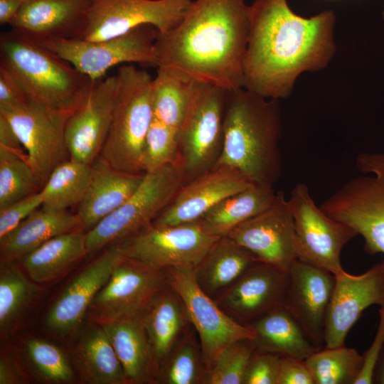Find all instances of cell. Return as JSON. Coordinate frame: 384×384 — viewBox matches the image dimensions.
<instances>
[{"label": "cell", "instance_id": "6da1fadb", "mask_svg": "<svg viewBox=\"0 0 384 384\" xmlns=\"http://www.w3.org/2000/svg\"><path fill=\"white\" fill-rule=\"evenodd\" d=\"M335 23L331 10L304 18L287 0H255L249 6L242 87L268 99L289 97L302 73L325 68L334 57Z\"/></svg>", "mask_w": 384, "mask_h": 384}, {"label": "cell", "instance_id": "7a4b0ae2", "mask_svg": "<svg viewBox=\"0 0 384 384\" xmlns=\"http://www.w3.org/2000/svg\"><path fill=\"white\" fill-rule=\"evenodd\" d=\"M249 33L245 0H193L179 23L158 33V67L231 91L242 87Z\"/></svg>", "mask_w": 384, "mask_h": 384}, {"label": "cell", "instance_id": "3957f363", "mask_svg": "<svg viewBox=\"0 0 384 384\" xmlns=\"http://www.w3.org/2000/svg\"><path fill=\"white\" fill-rule=\"evenodd\" d=\"M278 100L243 87L227 91L223 142L214 166L238 171L255 185L273 187L282 171Z\"/></svg>", "mask_w": 384, "mask_h": 384}, {"label": "cell", "instance_id": "277c9868", "mask_svg": "<svg viewBox=\"0 0 384 384\" xmlns=\"http://www.w3.org/2000/svg\"><path fill=\"white\" fill-rule=\"evenodd\" d=\"M0 66L30 102L70 114L82 105L94 82L53 51L12 29L0 35Z\"/></svg>", "mask_w": 384, "mask_h": 384}, {"label": "cell", "instance_id": "5b68a950", "mask_svg": "<svg viewBox=\"0 0 384 384\" xmlns=\"http://www.w3.org/2000/svg\"><path fill=\"white\" fill-rule=\"evenodd\" d=\"M115 76L112 118L100 156L117 171L141 174L144 144L154 119V78L133 65L121 66Z\"/></svg>", "mask_w": 384, "mask_h": 384}, {"label": "cell", "instance_id": "8992f818", "mask_svg": "<svg viewBox=\"0 0 384 384\" xmlns=\"http://www.w3.org/2000/svg\"><path fill=\"white\" fill-rule=\"evenodd\" d=\"M356 164L364 175L346 182L320 208L361 235L368 253L384 254V151L358 153Z\"/></svg>", "mask_w": 384, "mask_h": 384}, {"label": "cell", "instance_id": "52a82bcc", "mask_svg": "<svg viewBox=\"0 0 384 384\" xmlns=\"http://www.w3.org/2000/svg\"><path fill=\"white\" fill-rule=\"evenodd\" d=\"M185 183L180 158L173 164L144 173L142 182L133 194L86 233L87 252L120 242L151 224Z\"/></svg>", "mask_w": 384, "mask_h": 384}, {"label": "cell", "instance_id": "ba28073f", "mask_svg": "<svg viewBox=\"0 0 384 384\" xmlns=\"http://www.w3.org/2000/svg\"><path fill=\"white\" fill-rule=\"evenodd\" d=\"M227 91L196 82L191 105L178 130L179 158L186 183L215 165L223 146Z\"/></svg>", "mask_w": 384, "mask_h": 384}, {"label": "cell", "instance_id": "9c48e42d", "mask_svg": "<svg viewBox=\"0 0 384 384\" xmlns=\"http://www.w3.org/2000/svg\"><path fill=\"white\" fill-rule=\"evenodd\" d=\"M158 33L154 26L143 25L105 41L53 39L38 43L95 81L103 78L110 68L121 63L157 67L155 41Z\"/></svg>", "mask_w": 384, "mask_h": 384}, {"label": "cell", "instance_id": "30bf717a", "mask_svg": "<svg viewBox=\"0 0 384 384\" xmlns=\"http://www.w3.org/2000/svg\"><path fill=\"white\" fill-rule=\"evenodd\" d=\"M288 202L294 220L297 260L335 276L345 272L341 263V251L357 233L317 206L306 183L294 186Z\"/></svg>", "mask_w": 384, "mask_h": 384}, {"label": "cell", "instance_id": "8fae6325", "mask_svg": "<svg viewBox=\"0 0 384 384\" xmlns=\"http://www.w3.org/2000/svg\"><path fill=\"white\" fill-rule=\"evenodd\" d=\"M221 237L199 221L174 225L151 223L117 244L122 255L159 269H196Z\"/></svg>", "mask_w": 384, "mask_h": 384}, {"label": "cell", "instance_id": "7c38bea8", "mask_svg": "<svg viewBox=\"0 0 384 384\" xmlns=\"http://www.w3.org/2000/svg\"><path fill=\"white\" fill-rule=\"evenodd\" d=\"M168 283L180 295L187 309L201 346L207 370L218 354L232 343L244 338L255 339L254 331L242 324L206 294L196 279L195 269L167 267Z\"/></svg>", "mask_w": 384, "mask_h": 384}, {"label": "cell", "instance_id": "4fadbf2b", "mask_svg": "<svg viewBox=\"0 0 384 384\" xmlns=\"http://www.w3.org/2000/svg\"><path fill=\"white\" fill-rule=\"evenodd\" d=\"M0 113L13 127L43 187L51 172L69 154L65 128L70 113L33 102L21 107L0 108Z\"/></svg>", "mask_w": 384, "mask_h": 384}, {"label": "cell", "instance_id": "5bb4252c", "mask_svg": "<svg viewBox=\"0 0 384 384\" xmlns=\"http://www.w3.org/2000/svg\"><path fill=\"white\" fill-rule=\"evenodd\" d=\"M193 0H92L82 39L105 41L151 25L159 33L176 26Z\"/></svg>", "mask_w": 384, "mask_h": 384}, {"label": "cell", "instance_id": "9a60e30c", "mask_svg": "<svg viewBox=\"0 0 384 384\" xmlns=\"http://www.w3.org/2000/svg\"><path fill=\"white\" fill-rule=\"evenodd\" d=\"M167 284L165 269L123 256L90 307L102 322L139 316Z\"/></svg>", "mask_w": 384, "mask_h": 384}, {"label": "cell", "instance_id": "2e32d148", "mask_svg": "<svg viewBox=\"0 0 384 384\" xmlns=\"http://www.w3.org/2000/svg\"><path fill=\"white\" fill-rule=\"evenodd\" d=\"M258 262L289 272L297 260L294 220L288 199L277 192L272 204L228 235Z\"/></svg>", "mask_w": 384, "mask_h": 384}, {"label": "cell", "instance_id": "e0dca14e", "mask_svg": "<svg viewBox=\"0 0 384 384\" xmlns=\"http://www.w3.org/2000/svg\"><path fill=\"white\" fill-rule=\"evenodd\" d=\"M335 277L325 322L327 348L344 346L348 331L363 311L372 305L384 304V260L363 274L343 272Z\"/></svg>", "mask_w": 384, "mask_h": 384}, {"label": "cell", "instance_id": "ac0fdd59", "mask_svg": "<svg viewBox=\"0 0 384 384\" xmlns=\"http://www.w3.org/2000/svg\"><path fill=\"white\" fill-rule=\"evenodd\" d=\"M116 76L95 80L82 105L70 114L65 128L70 159L91 165L100 154L112 122Z\"/></svg>", "mask_w": 384, "mask_h": 384}, {"label": "cell", "instance_id": "d6986e66", "mask_svg": "<svg viewBox=\"0 0 384 384\" xmlns=\"http://www.w3.org/2000/svg\"><path fill=\"white\" fill-rule=\"evenodd\" d=\"M289 272L256 262L215 301L230 317L248 324L284 306Z\"/></svg>", "mask_w": 384, "mask_h": 384}, {"label": "cell", "instance_id": "ffe728a7", "mask_svg": "<svg viewBox=\"0 0 384 384\" xmlns=\"http://www.w3.org/2000/svg\"><path fill=\"white\" fill-rule=\"evenodd\" d=\"M335 282L334 274L299 260L289 271L284 306L320 348L324 344L326 318Z\"/></svg>", "mask_w": 384, "mask_h": 384}, {"label": "cell", "instance_id": "44dd1931", "mask_svg": "<svg viewBox=\"0 0 384 384\" xmlns=\"http://www.w3.org/2000/svg\"><path fill=\"white\" fill-rule=\"evenodd\" d=\"M252 185L235 170L213 167L185 183L152 223L174 225L198 221L219 202Z\"/></svg>", "mask_w": 384, "mask_h": 384}, {"label": "cell", "instance_id": "7402d4cb", "mask_svg": "<svg viewBox=\"0 0 384 384\" xmlns=\"http://www.w3.org/2000/svg\"><path fill=\"white\" fill-rule=\"evenodd\" d=\"M92 0H25L9 24L12 30L39 43L82 39Z\"/></svg>", "mask_w": 384, "mask_h": 384}, {"label": "cell", "instance_id": "603a6c76", "mask_svg": "<svg viewBox=\"0 0 384 384\" xmlns=\"http://www.w3.org/2000/svg\"><path fill=\"white\" fill-rule=\"evenodd\" d=\"M123 256L116 244L89 264L55 300L48 313L47 326L60 333L76 328Z\"/></svg>", "mask_w": 384, "mask_h": 384}, {"label": "cell", "instance_id": "cb8c5ba5", "mask_svg": "<svg viewBox=\"0 0 384 384\" xmlns=\"http://www.w3.org/2000/svg\"><path fill=\"white\" fill-rule=\"evenodd\" d=\"M144 176L117 171L98 156L91 164L87 189L76 214L79 225L94 228L133 194Z\"/></svg>", "mask_w": 384, "mask_h": 384}, {"label": "cell", "instance_id": "d4e9b609", "mask_svg": "<svg viewBox=\"0 0 384 384\" xmlns=\"http://www.w3.org/2000/svg\"><path fill=\"white\" fill-rule=\"evenodd\" d=\"M141 317L158 373L173 348L193 325L181 297L169 283L154 297Z\"/></svg>", "mask_w": 384, "mask_h": 384}, {"label": "cell", "instance_id": "484cf974", "mask_svg": "<svg viewBox=\"0 0 384 384\" xmlns=\"http://www.w3.org/2000/svg\"><path fill=\"white\" fill-rule=\"evenodd\" d=\"M121 363L127 382L141 383L156 377V368L141 316L102 323Z\"/></svg>", "mask_w": 384, "mask_h": 384}, {"label": "cell", "instance_id": "4316f807", "mask_svg": "<svg viewBox=\"0 0 384 384\" xmlns=\"http://www.w3.org/2000/svg\"><path fill=\"white\" fill-rule=\"evenodd\" d=\"M78 225L77 215L66 210H52L41 208L0 238L4 262L26 256L50 238L70 232Z\"/></svg>", "mask_w": 384, "mask_h": 384}, {"label": "cell", "instance_id": "83f0119b", "mask_svg": "<svg viewBox=\"0 0 384 384\" xmlns=\"http://www.w3.org/2000/svg\"><path fill=\"white\" fill-rule=\"evenodd\" d=\"M256 262L247 250L228 235L223 236L196 267V279L201 289L215 300Z\"/></svg>", "mask_w": 384, "mask_h": 384}, {"label": "cell", "instance_id": "f1b7e54d", "mask_svg": "<svg viewBox=\"0 0 384 384\" xmlns=\"http://www.w3.org/2000/svg\"><path fill=\"white\" fill-rule=\"evenodd\" d=\"M246 325L254 331L256 336L254 341L259 350L305 360L320 349L311 342L284 306Z\"/></svg>", "mask_w": 384, "mask_h": 384}, {"label": "cell", "instance_id": "f546056e", "mask_svg": "<svg viewBox=\"0 0 384 384\" xmlns=\"http://www.w3.org/2000/svg\"><path fill=\"white\" fill-rule=\"evenodd\" d=\"M273 187L253 184L213 206L198 221L206 231L223 237L269 208L276 198Z\"/></svg>", "mask_w": 384, "mask_h": 384}, {"label": "cell", "instance_id": "4dcf8cb0", "mask_svg": "<svg viewBox=\"0 0 384 384\" xmlns=\"http://www.w3.org/2000/svg\"><path fill=\"white\" fill-rule=\"evenodd\" d=\"M87 252L86 233L70 231L50 238L24 256L23 266L34 282H48Z\"/></svg>", "mask_w": 384, "mask_h": 384}, {"label": "cell", "instance_id": "1f68e13d", "mask_svg": "<svg viewBox=\"0 0 384 384\" xmlns=\"http://www.w3.org/2000/svg\"><path fill=\"white\" fill-rule=\"evenodd\" d=\"M85 379L94 384L127 383L121 363L103 328H94L83 338L78 351Z\"/></svg>", "mask_w": 384, "mask_h": 384}, {"label": "cell", "instance_id": "d6a6232c", "mask_svg": "<svg viewBox=\"0 0 384 384\" xmlns=\"http://www.w3.org/2000/svg\"><path fill=\"white\" fill-rule=\"evenodd\" d=\"M196 83L172 70L158 67L152 86L154 117L179 130L189 110Z\"/></svg>", "mask_w": 384, "mask_h": 384}, {"label": "cell", "instance_id": "836d02e7", "mask_svg": "<svg viewBox=\"0 0 384 384\" xmlns=\"http://www.w3.org/2000/svg\"><path fill=\"white\" fill-rule=\"evenodd\" d=\"M91 165L72 159L57 166L41 191V208L46 210H65L80 204L90 182Z\"/></svg>", "mask_w": 384, "mask_h": 384}, {"label": "cell", "instance_id": "e575fe53", "mask_svg": "<svg viewBox=\"0 0 384 384\" xmlns=\"http://www.w3.org/2000/svg\"><path fill=\"white\" fill-rule=\"evenodd\" d=\"M207 371L200 341L192 326L173 348L156 377L164 384H205Z\"/></svg>", "mask_w": 384, "mask_h": 384}, {"label": "cell", "instance_id": "d590c367", "mask_svg": "<svg viewBox=\"0 0 384 384\" xmlns=\"http://www.w3.org/2000/svg\"><path fill=\"white\" fill-rule=\"evenodd\" d=\"M305 362L315 384H354L361 371L363 356L344 345L320 348Z\"/></svg>", "mask_w": 384, "mask_h": 384}, {"label": "cell", "instance_id": "8d00e7d4", "mask_svg": "<svg viewBox=\"0 0 384 384\" xmlns=\"http://www.w3.org/2000/svg\"><path fill=\"white\" fill-rule=\"evenodd\" d=\"M38 186L26 155L0 146V210L38 192Z\"/></svg>", "mask_w": 384, "mask_h": 384}, {"label": "cell", "instance_id": "74e56055", "mask_svg": "<svg viewBox=\"0 0 384 384\" xmlns=\"http://www.w3.org/2000/svg\"><path fill=\"white\" fill-rule=\"evenodd\" d=\"M36 287L21 271L3 262L0 272V326L8 328L31 299Z\"/></svg>", "mask_w": 384, "mask_h": 384}, {"label": "cell", "instance_id": "f35d334b", "mask_svg": "<svg viewBox=\"0 0 384 384\" xmlns=\"http://www.w3.org/2000/svg\"><path fill=\"white\" fill-rule=\"evenodd\" d=\"M256 348L252 338L238 340L228 346L208 370L205 384H243L248 363Z\"/></svg>", "mask_w": 384, "mask_h": 384}, {"label": "cell", "instance_id": "ab89813d", "mask_svg": "<svg viewBox=\"0 0 384 384\" xmlns=\"http://www.w3.org/2000/svg\"><path fill=\"white\" fill-rule=\"evenodd\" d=\"M178 159V130L154 117L143 147V171H154Z\"/></svg>", "mask_w": 384, "mask_h": 384}, {"label": "cell", "instance_id": "60d3db41", "mask_svg": "<svg viewBox=\"0 0 384 384\" xmlns=\"http://www.w3.org/2000/svg\"><path fill=\"white\" fill-rule=\"evenodd\" d=\"M28 356L37 371L54 383L70 382L73 372L63 353L47 341L32 339L26 346Z\"/></svg>", "mask_w": 384, "mask_h": 384}, {"label": "cell", "instance_id": "b9f144b4", "mask_svg": "<svg viewBox=\"0 0 384 384\" xmlns=\"http://www.w3.org/2000/svg\"><path fill=\"white\" fill-rule=\"evenodd\" d=\"M281 357L256 348L248 363L243 384H277Z\"/></svg>", "mask_w": 384, "mask_h": 384}, {"label": "cell", "instance_id": "7bdbcfd3", "mask_svg": "<svg viewBox=\"0 0 384 384\" xmlns=\"http://www.w3.org/2000/svg\"><path fill=\"white\" fill-rule=\"evenodd\" d=\"M43 204V196L38 191L0 210V238L15 228Z\"/></svg>", "mask_w": 384, "mask_h": 384}, {"label": "cell", "instance_id": "ee69618b", "mask_svg": "<svg viewBox=\"0 0 384 384\" xmlns=\"http://www.w3.org/2000/svg\"><path fill=\"white\" fill-rule=\"evenodd\" d=\"M384 346V304L379 309V322L375 336L363 355V363L361 371L354 384H372L374 369L378 357Z\"/></svg>", "mask_w": 384, "mask_h": 384}, {"label": "cell", "instance_id": "f6af8a7d", "mask_svg": "<svg viewBox=\"0 0 384 384\" xmlns=\"http://www.w3.org/2000/svg\"><path fill=\"white\" fill-rule=\"evenodd\" d=\"M277 384H315L305 360L282 356Z\"/></svg>", "mask_w": 384, "mask_h": 384}, {"label": "cell", "instance_id": "bcb514c9", "mask_svg": "<svg viewBox=\"0 0 384 384\" xmlns=\"http://www.w3.org/2000/svg\"><path fill=\"white\" fill-rule=\"evenodd\" d=\"M29 102L16 80L0 66V108L21 107Z\"/></svg>", "mask_w": 384, "mask_h": 384}, {"label": "cell", "instance_id": "7dc6e473", "mask_svg": "<svg viewBox=\"0 0 384 384\" xmlns=\"http://www.w3.org/2000/svg\"><path fill=\"white\" fill-rule=\"evenodd\" d=\"M0 146L22 151L23 146L9 121L0 113ZM23 152V151H22Z\"/></svg>", "mask_w": 384, "mask_h": 384}, {"label": "cell", "instance_id": "c3c4849f", "mask_svg": "<svg viewBox=\"0 0 384 384\" xmlns=\"http://www.w3.org/2000/svg\"><path fill=\"white\" fill-rule=\"evenodd\" d=\"M21 380V374L18 364L9 357H1L0 360V384L18 383Z\"/></svg>", "mask_w": 384, "mask_h": 384}, {"label": "cell", "instance_id": "681fc988", "mask_svg": "<svg viewBox=\"0 0 384 384\" xmlns=\"http://www.w3.org/2000/svg\"><path fill=\"white\" fill-rule=\"evenodd\" d=\"M25 0H0V23L10 24Z\"/></svg>", "mask_w": 384, "mask_h": 384}, {"label": "cell", "instance_id": "f907efd6", "mask_svg": "<svg viewBox=\"0 0 384 384\" xmlns=\"http://www.w3.org/2000/svg\"><path fill=\"white\" fill-rule=\"evenodd\" d=\"M373 383L375 384H384V346L374 369Z\"/></svg>", "mask_w": 384, "mask_h": 384}, {"label": "cell", "instance_id": "816d5d0a", "mask_svg": "<svg viewBox=\"0 0 384 384\" xmlns=\"http://www.w3.org/2000/svg\"><path fill=\"white\" fill-rule=\"evenodd\" d=\"M383 20H384V10L383 11Z\"/></svg>", "mask_w": 384, "mask_h": 384}]
</instances>
